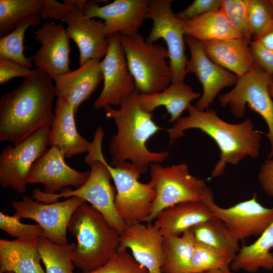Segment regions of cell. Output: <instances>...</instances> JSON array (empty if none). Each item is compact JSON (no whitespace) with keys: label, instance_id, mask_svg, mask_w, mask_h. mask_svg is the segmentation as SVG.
<instances>
[{"label":"cell","instance_id":"cell-31","mask_svg":"<svg viewBox=\"0 0 273 273\" xmlns=\"http://www.w3.org/2000/svg\"><path fill=\"white\" fill-rule=\"evenodd\" d=\"M76 244L59 245L44 237L38 238L37 249L46 273H74L73 251Z\"/></svg>","mask_w":273,"mask_h":273},{"label":"cell","instance_id":"cell-4","mask_svg":"<svg viewBox=\"0 0 273 273\" xmlns=\"http://www.w3.org/2000/svg\"><path fill=\"white\" fill-rule=\"evenodd\" d=\"M104 135L103 128L101 126L98 127L84 159L90 169L87 180L81 186L75 190L68 188L55 194L46 193L35 189L32 192V198L44 203L55 202L63 197L80 198L100 212L121 235L127 225L119 216L116 209V190L111 184L112 177L102 150Z\"/></svg>","mask_w":273,"mask_h":273},{"label":"cell","instance_id":"cell-20","mask_svg":"<svg viewBox=\"0 0 273 273\" xmlns=\"http://www.w3.org/2000/svg\"><path fill=\"white\" fill-rule=\"evenodd\" d=\"M120 245L131 252L148 273H162L164 237L151 222L128 224L120 235Z\"/></svg>","mask_w":273,"mask_h":273},{"label":"cell","instance_id":"cell-27","mask_svg":"<svg viewBox=\"0 0 273 273\" xmlns=\"http://www.w3.org/2000/svg\"><path fill=\"white\" fill-rule=\"evenodd\" d=\"M273 221L253 243L240 248L231 265L234 271L253 273L273 269Z\"/></svg>","mask_w":273,"mask_h":273},{"label":"cell","instance_id":"cell-11","mask_svg":"<svg viewBox=\"0 0 273 273\" xmlns=\"http://www.w3.org/2000/svg\"><path fill=\"white\" fill-rule=\"evenodd\" d=\"M171 0L150 1L146 19L152 21V27L146 41L155 43L162 39L166 44L169 63L172 72L171 83L185 82L188 74L185 54V22L179 19L171 9Z\"/></svg>","mask_w":273,"mask_h":273},{"label":"cell","instance_id":"cell-15","mask_svg":"<svg viewBox=\"0 0 273 273\" xmlns=\"http://www.w3.org/2000/svg\"><path fill=\"white\" fill-rule=\"evenodd\" d=\"M108 48L101 61L104 85L95 101V110L106 106H120L136 89L133 77L128 68L125 55L120 43L119 34L108 36Z\"/></svg>","mask_w":273,"mask_h":273},{"label":"cell","instance_id":"cell-30","mask_svg":"<svg viewBox=\"0 0 273 273\" xmlns=\"http://www.w3.org/2000/svg\"><path fill=\"white\" fill-rule=\"evenodd\" d=\"M191 229L198 243L235 255L240 249L239 242L217 217L213 216Z\"/></svg>","mask_w":273,"mask_h":273},{"label":"cell","instance_id":"cell-45","mask_svg":"<svg viewBox=\"0 0 273 273\" xmlns=\"http://www.w3.org/2000/svg\"><path fill=\"white\" fill-rule=\"evenodd\" d=\"M269 92L271 97L273 99V82L271 83L269 87Z\"/></svg>","mask_w":273,"mask_h":273},{"label":"cell","instance_id":"cell-22","mask_svg":"<svg viewBox=\"0 0 273 273\" xmlns=\"http://www.w3.org/2000/svg\"><path fill=\"white\" fill-rule=\"evenodd\" d=\"M75 113L66 100L57 98L54 119L50 127V146L58 148L68 158L87 153L91 144L78 133L75 123Z\"/></svg>","mask_w":273,"mask_h":273},{"label":"cell","instance_id":"cell-3","mask_svg":"<svg viewBox=\"0 0 273 273\" xmlns=\"http://www.w3.org/2000/svg\"><path fill=\"white\" fill-rule=\"evenodd\" d=\"M139 94L136 89L121 103L118 109L109 106L104 109L106 116L113 119L117 128L110 141L109 164L116 167L129 161L143 174L149 170L151 164L164 161L169 152H152L147 148V142L161 127L154 121L152 113L140 106Z\"/></svg>","mask_w":273,"mask_h":273},{"label":"cell","instance_id":"cell-24","mask_svg":"<svg viewBox=\"0 0 273 273\" xmlns=\"http://www.w3.org/2000/svg\"><path fill=\"white\" fill-rule=\"evenodd\" d=\"M205 53L216 64L239 78L254 65L250 43L242 38L215 40L203 43Z\"/></svg>","mask_w":273,"mask_h":273},{"label":"cell","instance_id":"cell-37","mask_svg":"<svg viewBox=\"0 0 273 273\" xmlns=\"http://www.w3.org/2000/svg\"><path fill=\"white\" fill-rule=\"evenodd\" d=\"M86 273H148V271L128 252L126 248L120 245L103 266Z\"/></svg>","mask_w":273,"mask_h":273},{"label":"cell","instance_id":"cell-14","mask_svg":"<svg viewBox=\"0 0 273 273\" xmlns=\"http://www.w3.org/2000/svg\"><path fill=\"white\" fill-rule=\"evenodd\" d=\"M201 201L239 242L252 236L259 237L273 221V207L267 208L261 204L256 194L251 199L228 208L221 207L214 202L211 190Z\"/></svg>","mask_w":273,"mask_h":273},{"label":"cell","instance_id":"cell-9","mask_svg":"<svg viewBox=\"0 0 273 273\" xmlns=\"http://www.w3.org/2000/svg\"><path fill=\"white\" fill-rule=\"evenodd\" d=\"M149 170L150 182L156 196L148 222L165 208L183 202L201 201L210 190L204 180L190 173L186 163L168 166L152 163Z\"/></svg>","mask_w":273,"mask_h":273},{"label":"cell","instance_id":"cell-35","mask_svg":"<svg viewBox=\"0 0 273 273\" xmlns=\"http://www.w3.org/2000/svg\"><path fill=\"white\" fill-rule=\"evenodd\" d=\"M249 0H221L220 10L241 37L249 43L252 41L248 19Z\"/></svg>","mask_w":273,"mask_h":273},{"label":"cell","instance_id":"cell-48","mask_svg":"<svg viewBox=\"0 0 273 273\" xmlns=\"http://www.w3.org/2000/svg\"><path fill=\"white\" fill-rule=\"evenodd\" d=\"M270 1L271 3L272 4V5H273V0H270Z\"/></svg>","mask_w":273,"mask_h":273},{"label":"cell","instance_id":"cell-41","mask_svg":"<svg viewBox=\"0 0 273 273\" xmlns=\"http://www.w3.org/2000/svg\"><path fill=\"white\" fill-rule=\"evenodd\" d=\"M254 64L273 76V51L268 50L255 40L250 43Z\"/></svg>","mask_w":273,"mask_h":273},{"label":"cell","instance_id":"cell-5","mask_svg":"<svg viewBox=\"0 0 273 273\" xmlns=\"http://www.w3.org/2000/svg\"><path fill=\"white\" fill-rule=\"evenodd\" d=\"M68 230L77 241L73 254L74 264L83 273L103 266L120 246V234L85 201L73 213Z\"/></svg>","mask_w":273,"mask_h":273},{"label":"cell","instance_id":"cell-39","mask_svg":"<svg viewBox=\"0 0 273 273\" xmlns=\"http://www.w3.org/2000/svg\"><path fill=\"white\" fill-rule=\"evenodd\" d=\"M221 2V0H195L175 14L178 18L186 22L206 13L219 10Z\"/></svg>","mask_w":273,"mask_h":273},{"label":"cell","instance_id":"cell-8","mask_svg":"<svg viewBox=\"0 0 273 273\" xmlns=\"http://www.w3.org/2000/svg\"><path fill=\"white\" fill-rule=\"evenodd\" d=\"M272 82L273 76L254 64L250 71L238 78L232 90L218 98L221 106H229L237 118L244 116L247 104L265 121L268 128L265 135L270 145L267 159L273 157V99L269 92Z\"/></svg>","mask_w":273,"mask_h":273},{"label":"cell","instance_id":"cell-43","mask_svg":"<svg viewBox=\"0 0 273 273\" xmlns=\"http://www.w3.org/2000/svg\"><path fill=\"white\" fill-rule=\"evenodd\" d=\"M253 40L257 41L265 49L273 51V23Z\"/></svg>","mask_w":273,"mask_h":273},{"label":"cell","instance_id":"cell-1","mask_svg":"<svg viewBox=\"0 0 273 273\" xmlns=\"http://www.w3.org/2000/svg\"><path fill=\"white\" fill-rule=\"evenodd\" d=\"M53 78L36 68L31 75L0 100V141L15 144L38 128L51 127L56 96Z\"/></svg>","mask_w":273,"mask_h":273},{"label":"cell","instance_id":"cell-17","mask_svg":"<svg viewBox=\"0 0 273 273\" xmlns=\"http://www.w3.org/2000/svg\"><path fill=\"white\" fill-rule=\"evenodd\" d=\"M149 0H115L103 6L96 1H86L83 11L89 18L104 20L107 37L114 33L130 36L139 33L146 19Z\"/></svg>","mask_w":273,"mask_h":273},{"label":"cell","instance_id":"cell-19","mask_svg":"<svg viewBox=\"0 0 273 273\" xmlns=\"http://www.w3.org/2000/svg\"><path fill=\"white\" fill-rule=\"evenodd\" d=\"M34 34L41 46L30 58L33 64L53 79L70 71V38L62 23L46 22Z\"/></svg>","mask_w":273,"mask_h":273},{"label":"cell","instance_id":"cell-25","mask_svg":"<svg viewBox=\"0 0 273 273\" xmlns=\"http://www.w3.org/2000/svg\"><path fill=\"white\" fill-rule=\"evenodd\" d=\"M201 95L195 92L185 82L171 83L163 90L151 94H139L138 102L146 112L152 113L157 108L164 106L170 115L169 123H173L188 110L191 102L200 98Z\"/></svg>","mask_w":273,"mask_h":273},{"label":"cell","instance_id":"cell-38","mask_svg":"<svg viewBox=\"0 0 273 273\" xmlns=\"http://www.w3.org/2000/svg\"><path fill=\"white\" fill-rule=\"evenodd\" d=\"M20 218L0 212V229L16 239L26 240L43 236L42 228L38 224H27L20 221Z\"/></svg>","mask_w":273,"mask_h":273},{"label":"cell","instance_id":"cell-12","mask_svg":"<svg viewBox=\"0 0 273 273\" xmlns=\"http://www.w3.org/2000/svg\"><path fill=\"white\" fill-rule=\"evenodd\" d=\"M50 127H41L27 137L3 149L0 154V185L19 194L27 190V179L34 162L50 146Z\"/></svg>","mask_w":273,"mask_h":273},{"label":"cell","instance_id":"cell-32","mask_svg":"<svg viewBox=\"0 0 273 273\" xmlns=\"http://www.w3.org/2000/svg\"><path fill=\"white\" fill-rule=\"evenodd\" d=\"M44 0H0V36L12 31L25 19L39 15Z\"/></svg>","mask_w":273,"mask_h":273},{"label":"cell","instance_id":"cell-18","mask_svg":"<svg viewBox=\"0 0 273 273\" xmlns=\"http://www.w3.org/2000/svg\"><path fill=\"white\" fill-rule=\"evenodd\" d=\"M65 156L57 147L51 146L33 164L28 184H42L43 192L51 194L73 187L78 188L87 180L89 170L78 171L65 162Z\"/></svg>","mask_w":273,"mask_h":273},{"label":"cell","instance_id":"cell-47","mask_svg":"<svg viewBox=\"0 0 273 273\" xmlns=\"http://www.w3.org/2000/svg\"><path fill=\"white\" fill-rule=\"evenodd\" d=\"M5 273H14V272H6Z\"/></svg>","mask_w":273,"mask_h":273},{"label":"cell","instance_id":"cell-46","mask_svg":"<svg viewBox=\"0 0 273 273\" xmlns=\"http://www.w3.org/2000/svg\"><path fill=\"white\" fill-rule=\"evenodd\" d=\"M37 273H46L42 269L40 264L38 265Z\"/></svg>","mask_w":273,"mask_h":273},{"label":"cell","instance_id":"cell-36","mask_svg":"<svg viewBox=\"0 0 273 273\" xmlns=\"http://www.w3.org/2000/svg\"><path fill=\"white\" fill-rule=\"evenodd\" d=\"M248 19L253 40L273 23V5L270 0H249Z\"/></svg>","mask_w":273,"mask_h":273},{"label":"cell","instance_id":"cell-7","mask_svg":"<svg viewBox=\"0 0 273 273\" xmlns=\"http://www.w3.org/2000/svg\"><path fill=\"white\" fill-rule=\"evenodd\" d=\"M128 69L136 88L142 94H151L167 88L172 80V72L167 49L156 43H150L143 35H119Z\"/></svg>","mask_w":273,"mask_h":273},{"label":"cell","instance_id":"cell-26","mask_svg":"<svg viewBox=\"0 0 273 273\" xmlns=\"http://www.w3.org/2000/svg\"><path fill=\"white\" fill-rule=\"evenodd\" d=\"M38 238L0 240V273H37Z\"/></svg>","mask_w":273,"mask_h":273},{"label":"cell","instance_id":"cell-13","mask_svg":"<svg viewBox=\"0 0 273 273\" xmlns=\"http://www.w3.org/2000/svg\"><path fill=\"white\" fill-rule=\"evenodd\" d=\"M84 201L72 197L63 201L44 203L23 195L21 200L12 201L11 206L14 215L36 221L43 230V237L55 243L64 245L68 243L69 222L76 209Z\"/></svg>","mask_w":273,"mask_h":273},{"label":"cell","instance_id":"cell-28","mask_svg":"<svg viewBox=\"0 0 273 273\" xmlns=\"http://www.w3.org/2000/svg\"><path fill=\"white\" fill-rule=\"evenodd\" d=\"M184 30L185 35L203 43L215 40L242 38L220 10L206 13L185 22Z\"/></svg>","mask_w":273,"mask_h":273},{"label":"cell","instance_id":"cell-21","mask_svg":"<svg viewBox=\"0 0 273 273\" xmlns=\"http://www.w3.org/2000/svg\"><path fill=\"white\" fill-rule=\"evenodd\" d=\"M55 81L57 98L66 100L75 113L103 80L101 63L90 60L73 71L56 76Z\"/></svg>","mask_w":273,"mask_h":273},{"label":"cell","instance_id":"cell-44","mask_svg":"<svg viewBox=\"0 0 273 273\" xmlns=\"http://www.w3.org/2000/svg\"><path fill=\"white\" fill-rule=\"evenodd\" d=\"M196 273H236L235 271L232 270L231 269L229 270H222V269H214L210 270L208 271H205L203 272H196Z\"/></svg>","mask_w":273,"mask_h":273},{"label":"cell","instance_id":"cell-6","mask_svg":"<svg viewBox=\"0 0 273 273\" xmlns=\"http://www.w3.org/2000/svg\"><path fill=\"white\" fill-rule=\"evenodd\" d=\"M86 1L44 0L40 14L42 19H56L67 24V33L79 49L80 66L90 60H100L108 48L104 22L89 18L83 13Z\"/></svg>","mask_w":273,"mask_h":273},{"label":"cell","instance_id":"cell-23","mask_svg":"<svg viewBox=\"0 0 273 273\" xmlns=\"http://www.w3.org/2000/svg\"><path fill=\"white\" fill-rule=\"evenodd\" d=\"M212 217L208 207L202 201H188L160 211L153 225L163 237L179 236Z\"/></svg>","mask_w":273,"mask_h":273},{"label":"cell","instance_id":"cell-34","mask_svg":"<svg viewBox=\"0 0 273 273\" xmlns=\"http://www.w3.org/2000/svg\"><path fill=\"white\" fill-rule=\"evenodd\" d=\"M236 256L196 242L189 273L214 269H231V265Z\"/></svg>","mask_w":273,"mask_h":273},{"label":"cell","instance_id":"cell-33","mask_svg":"<svg viewBox=\"0 0 273 273\" xmlns=\"http://www.w3.org/2000/svg\"><path fill=\"white\" fill-rule=\"evenodd\" d=\"M41 19L39 15L31 16L21 22L10 33L1 37L0 58L14 61L30 69L33 65L32 61L24 54L25 33L29 27L39 25Z\"/></svg>","mask_w":273,"mask_h":273},{"label":"cell","instance_id":"cell-40","mask_svg":"<svg viewBox=\"0 0 273 273\" xmlns=\"http://www.w3.org/2000/svg\"><path fill=\"white\" fill-rule=\"evenodd\" d=\"M33 70L16 62L0 58V84H5L17 77L25 79L30 76Z\"/></svg>","mask_w":273,"mask_h":273},{"label":"cell","instance_id":"cell-29","mask_svg":"<svg viewBox=\"0 0 273 273\" xmlns=\"http://www.w3.org/2000/svg\"><path fill=\"white\" fill-rule=\"evenodd\" d=\"M195 243L192 229L181 235L164 236V261L161 268L162 272L189 273Z\"/></svg>","mask_w":273,"mask_h":273},{"label":"cell","instance_id":"cell-10","mask_svg":"<svg viewBox=\"0 0 273 273\" xmlns=\"http://www.w3.org/2000/svg\"><path fill=\"white\" fill-rule=\"evenodd\" d=\"M106 164L115 185V204L119 216L126 225L148 222L156 196L151 183L140 182L142 172L129 161L116 167L107 161Z\"/></svg>","mask_w":273,"mask_h":273},{"label":"cell","instance_id":"cell-2","mask_svg":"<svg viewBox=\"0 0 273 273\" xmlns=\"http://www.w3.org/2000/svg\"><path fill=\"white\" fill-rule=\"evenodd\" d=\"M187 111L188 116L181 117L167 129L170 144L184 136V131L189 129H200L211 137L220 151L211 177L221 176L228 163L237 165L247 156L259 157L262 132L254 129L250 118L232 124L220 118L213 109L201 111L191 104Z\"/></svg>","mask_w":273,"mask_h":273},{"label":"cell","instance_id":"cell-16","mask_svg":"<svg viewBox=\"0 0 273 273\" xmlns=\"http://www.w3.org/2000/svg\"><path fill=\"white\" fill-rule=\"evenodd\" d=\"M185 41L190 50L186 71L194 73L203 87V94L195 107L198 110H208L215 98L223 88L236 84L238 77L212 62L206 55L202 42L185 35Z\"/></svg>","mask_w":273,"mask_h":273},{"label":"cell","instance_id":"cell-42","mask_svg":"<svg viewBox=\"0 0 273 273\" xmlns=\"http://www.w3.org/2000/svg\"><path fill=\"white\" fill-rule=\"evenodd\" d=\"M258 180L264 192L273 197V160L267 159L260 167Z\"/></svg>","mask_w":273,"mask_h":273}]
</instances>
